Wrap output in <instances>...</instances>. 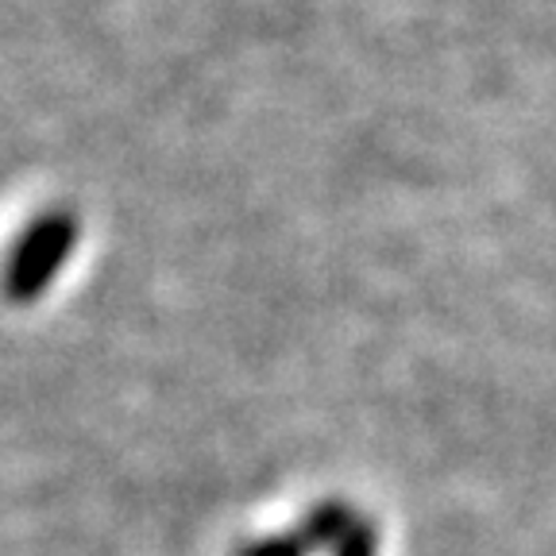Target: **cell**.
I'll use <instances>...</instances> for the list:
<instances>
[{
  "instance_id": "cell-2",
  "label": "cell",
  "mask_w": 556,
  "mask_h": 556,
  "mask_svg": "<svg viewBox=\"0 0 556 556\" xmlns=\"http://www.w3.org/2000/svg\"><path fill=\"white\" fill-rule=\"evenodd\" d=\"M321 541L313 538V530L305 526L298 538H278V541H263V545H252V548H243L240 556H305L309 548H317Z\"/></svg>"
},
{
  "instance_id": "cell-1",
  "label": "cell",
  "mask_w": 556,
  "mask_h": 556,
  "mask_svg": "<svg viewBox=\"0 0 556 556\" xmlns=\"http://www.w3.org/2000/svg\"><path fill=\"white\" fill-rule=\"evenodd\" d=\"M78 248V217L70 208H51L20 236L16 252L4 270V294L12 302H35L54 282L59 267Z\"/></svg>"
},
{
  "instance_id": "cell-3",
  "label": "cell",
  "mask_w": 556,
  "mask_h": 556,
  "mask_svg": "<svg viewBox=\"0 0 556 556\" xmlns=\"http://www.w3.org/2000/svg\"><path fill=\"white\" fill-rule=\"evenodd\" d=\"M340 556H371V545H367L364 533H348V538L340 541Z\"/></svg>"
}]
</instances>
